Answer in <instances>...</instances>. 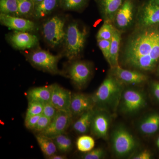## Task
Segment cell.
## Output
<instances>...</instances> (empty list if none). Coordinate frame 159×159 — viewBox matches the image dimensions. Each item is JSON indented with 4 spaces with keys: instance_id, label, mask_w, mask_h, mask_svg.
<instances>
[{
    "instance_id": "cell-9",
    "label": "cell",
    "mask_w": 159,
    "mask_h": 159,
    "mask_svg": "<svg viewBox=\"0 0 159 159\" xmlns=\"http://www.w3.org/2000/svg\"><path fill=\"white\" fill-rule=\"evenodd\" d=\"M65 20L58 16H54L43 26V34L46 41L54 48L64 41L66 31Z\"/></svg>"
},
{
    "instance_id": "cell-37",
    "label": "cell",
    "mask_w": 159,
    "mask_h": 159,
    "mask_svg": "<svg viewBox=\"0 0 159 159\" xmlns=\"http://www.w3.org/2000/svg\"><path fill=\"white\" fill-rule=\"evenodd\" d=\"M152 157V154L147 150H143L134 154L130 159H150Z\"/></svg>"
},
{
    "instance_id": "cell-25",
    "label": "cell",
    "mask_w": 159,
    "mask_h": 159,
    "mask_svg": "<svg viewBox=\"0 0 159 159\" xmlns=\"http://www.w3.org/2000/svg\"><path fill=\"white\" fill-rule=\"evenodd\" d=\"M56 145L57 149L63 153L67 152L72 148V140L64 134L57 136L52 139Z\"/></svg>"
},
{
    "instance_id": "cell-32",
    "label": "cell",
    "mask_w": 159,
    "mask_h": 159,
    "mask_svg": "<svg viewBox=\"0 0 159 159\" xmlns=\"http://www.w3.org/2000/svg\"><path fill=\"white\" fill-rule=\"evenodd\" d=\"M106 156L105 150L101 148L93 149L90 151L85 152L81 156L83 159H104Z\"/></svg>"
},
{
    "instance_id": "cell-33",
    "label": "cell",
    "mask_w": 159,
    "mask_h": 159,
    "mask_svg": "<svg viewBox=\"0 0 159 159\" xmlns=\"http://www.w3.org/2000/svg\"><path fill=\"white\" fill-rule=\"evenodd\" d=\"M97 44L101 50L106 60L108 63L109 60L111 40L105 39H97Z\"/></svg>"
},
{
    "instance_id": "cell-43",
    "label": "cell",
    "mask_w": 159,
    "mask_h": 159,
    "mask_svg": "<svg viewBox=\"0 0 159 159\" xmlns=\"http://www.w3.org/2000/svg\"><path fill=\"white\" fill-rule=\"evenodd\" d=\"M151 1L156 3H159V0H151Z\"/></svg>"
},
{
    "instance_id": "cell-3",
    "label": "cell",
    "mask_w": 159,
    "mask_h": 159,
    "mask_svg": "<svg viewBox=\"0 0 159 159\" xmlns=\"http://www.w3.org/2000/svg\"><path fill=\"white\" fill-rule=\"evenodd\" d=\"M111 144L113 152L119 158L130 157L139 146L132 134L122 125H118L112 132Z\"/></svg>"
},
{
    "instance_id": "cell-10",
    "label": "cell",
    "mask_w": 159,
    "mask_h": 159,
    "mask_svg": "<svg viewBox=\"0 0 159 159\" xmlns=\"http://www.w3.org/2000/svg\"><path fill=\"white\" fill-rule=\"evenodd\" d=\"M93 68L89 63L83 61H74L69 66L68 74L73 84L79 89L84 88L93 75Z\"/></svg>"
},
{
    "instance_id": "cell-35",
    "label": "cell",
    "mask_w": 159,
    "mask_h": 159,
    "mask_svg": "<svg viewBox=\"0 0 159 159\" xmlns=\"http://www.w3.org/2000/svg\"><path fill=\"white\" fill-rule=\"evenodd\" d=\"M57 109L50 102L44 103L42 115L52 120L58 112Z\"/></svg>"
},
{
    "instance_id": "cell-5",
    "label": "cell",
    "mask_w": 159,
    "mask_h": 159,
    "mask_svg": "<svg viewBox=\"0 0 159 159\" xmlns=\"http://www.w3.org/2000/svg\"><path fill=\"white\" fill-rule=\"evenodd\" d=\"M147 104L146 95L143 91L134 88H125L118 110L124 115H134L145 108Z\"/></svg>"
},
{
    "instance_id": "cell-18",
    "label": "cell",
    "mask_w": 159,
    "mask_h": 159,
    "mask_svg": "<svg viewBox=\"0 0 159 159\" xmlns=\"http://www.w3.org/2000/svg\"><path fill=\"white\" fill-rule=\"evenodd\" d=\"M138 129L146 136L156 134L159 131V113L152 112L144 116L138 123Z\"/></svg>"
},
{
    "instance_id": "cell-27",
    "label": "cell",
    "mask_w": 159,
    "mask_h": 159,
    "mask_svg": "<svg viewBox=\"0 0 159 159\" xmlns=\"http://www.w3.org/2000/svg\"><path fill=\"white\" fill-rule=\"evenodd\" d=\"M18 16L28 17L34 15V4L33 0H17Z\"/></svg>"
},
{
    "instance_id": "cell-28",
    "label": "cell",
    "mask_w": 159,
    "mask_h": 159,
    "mask_svg": "<svg viewBox=\"0 0 159 159\" xmlns=\"http://www.w3.org/2000/svg\"><path fill=\"white\" fill-rule=\"evenodd\" d=\"M95 145L94 139L92 137L85 135L80 137L76 142L77 149L81 152L90 151L93 149Z\"/></svg>"
},
{
    "instance_id": "cell-22",
    "label": "cell",
    "mask_w": 159,
    "mask_h": 159,
    "mask_svg": "<svg viewBox=\"0 0 159 159\" xmlns=\"http://www.w3.org/2000/svg\"><path fill=\"white\" fill-rule=\"evenodd\" d=\"M95 108L84 112L73 125V129L81 134L88 133L90 130L91 124L95 112Z\"/></svg>"
},
{
    "instance_id": "cell-17",
    "label": "cell",
    "mask_w": 159,
    "mask_h": 159,
    "mask_svg": "<svg viewBox=\"0 0 159 159\" xmlns=\"http://www.w3.org/2000/svg\"><path fill=\"white\" fill-rule=\"evenodd\" d=\"M9 40L13 48L20 50L32 48L38 43L37 36L27 31H15L9 36Z\"/></svg>"
},
{
    "instance_id": "cell-38",
    "label": "cell",
    "mask_w": 159,
    "mask_h": 159,
    "mask_svg": "<svg viewBox=\"0 0 159 159\" xmlns=\"http://www.w3.org/2000/svg\"><path fill=\"white\" fill-rule=\"evenodd\" d=\"M152 93L157 101L159 102V81H154L150 86Z\"/></svg>"
},
{
    "instance_id": "cell-30",
    "label": "cell",
    "mask_w": 159,
    "mask_h": 159,
    "mask_svg": "<svg viewBox=\"0 0 159 159\" xmlns=\"http://www.w3.org/2000/svg\"><path fill=\"white\" fill-rule=\"evenodd\" d=\"M115 27L112 23L104 21L103 25L97 32V39L111 40L113 35Z\"/></svg>"
},
{
    "instance_id": "cell-4",
    "label": "cell",
    "mask_w": 159,
    "mask_h": 159,
    "mask_svg": "<svg viewBox=\"0 0 159 159\" xmlns=\"http://www.w3.org/2000/svg\"><path fill=\"white\" fill-rule=\"evenodd\" d=\"M88 34L86 28H81L75 22L69 25L65 38V52L70 60L77 59L84 48Z\"/></svg>"
},
{
    "instance_id": "cell-2",
    "label": "cell",
    "mask_w": 159,
    "mask_h": 159,
    "mask_svg": "<svg viewBox=\"0 0 159 159\" xmlns=\"http://www.w3.org/2000/svg\"><path fill=\"white\" fill-rule=\"evenodd\" d=\"M125 86V84L109 73L92 95L96 107L105 110L111 114L116 113L118 110Z\"/></svg>"
},
{
    "instance_id": "cell-40",
    "label": "cell",
    "mask_w": 159,
    "mask_h": 159,
    "mask_svg": "<svg viewBox=\"0 0 159 159\" xmlns=\"http://www.w3.org/2000/svg\"><path fill=\"white\" fill-rule=\"evenodd\" d=\"M155 71L156 73L157 76L159 77V62L157 66L156 70Z\"/></svg>"
},
{
    "instance_id": "cell-26",
    "label": "cell",
    "mask_w": 159,
    "mask_h": 159,
    "mask_svg": "<svg viewBox=\"0 0 159 159\" xmlns=\"http://www.w3.org/2000/svg\"><path fill=\"white\" fill-rule=\"evenodd\" d=\"M0 11L3 14L18 16L17 0H0Z\"/></svg>"
},
{
    "instance_id": "cell-6",
    "label": "cell",
    "mask_w": 159,
    "mask_h": 159,
    "mask_svg": "<svg viewBox=\"0 0 159 159\" xmlns=\"http://www.w3.org/2000/svg\"><path fill=\"white\" fill-rule=\"evenodd\" d=\"M139 7L137 0H125L114 18L115 28L123 33L135 25Z\"/></svg>"
},
{
    "instance_id": "cell-16",
    "label": "cell",
    "mask_w": 159,
    "mask_h": 159,
    "mask_svg": "<svg viewBox=\"0 0 159 159\" xmlns=\"http://www.w3.org/2000/svg\"><path fill=\"white\" fill-rule=\"evenodd\" d=\"M96 107L92 95L74 93L72 94L70 112L73 116H77Z\"/></svg>"
},
{
    "instance_id": "cell-20",
    "label": "cell",
    "mask_w": 159,
    "mask_h": 159,
    "mask_svg": "<svg viewBox=\"0 0 159 159\" xmlns=\"http://www.w3.org/2000/svg\"><path fill=\"white\" fill-rule=\"evenodd\" d=\"M122 32L115 28L113 35L111 40L109 60L108 63L110 68L119 65V51L122 39Z\"/></svg>"
},
{
    "instance_id": "cell-13",
    "label": "cell",
    "mask_w": 159,
    "mask_h": 159,
    "mask_svg": "<svg viewBox=\"0 0 159 159\" xmlns=\"http://www.w3.org/2000/svg\"><path fill=\"white\" fill-rule=\"evenodd\" d=\"M110 74L126 85H141L148 80V77L143 72L136 70L123 68L121 66L110 68Z\"/></svg>"
},
{
    "instance_id": "cell-29",
    "label": "cell",
    "mask_w": 159,
    "mask_h": 159,
    "mask_svg": "<svg viewBox=\"0 0 159 159\" xmlns=\"http://www.w3.org/2000/svg\"><path fill=\"white\" fill-rule=\"evenodd\" d=\"M89 0H60L61 8L65 10L79 11L84 8Z\"/></svg>"
},
{
    "instance_id": "cell-15",
    "label": "cell",
    "mask_w": 159,
    "mask_h": 159,
    "mask_svg": "<svg viewBox=\"0 0 159 159\" xmlns=\"http://www.w3.org/2000/svg\"><path fill=\"white\" fill-rule=\"evenodd\" d=\"M0 22L3 25L15 31L28 32L33 31L35 28V24L32 21L2 13L0 14Z\"/></svg>"
},
{
    "instance_id": "cell-41",
    "label": "cell",
    "mask_w": 159,
    "mask_h": 159,
    "mask_svg": "<svg viewBox=\"0 0 159 159\" xmlns=\"http://www.w3.org/2000/svg\"><path fill=\"white\" fill-rule=\"evenodd\" d=\"M43 1V0H33V2L34 3V6L38 4L39 3Z\"/></svg>"
},
{
    "instance_id": "cell-24",
    "label": "cell",
    "mask_w": 159,
    "mask_h": 159,
    "mask_svg": "<svg viewBox=\"0 0 159 159\" xmlns=\"http://www.w3.org/2000/svg\"><path fill=\"white\" fill-rule=\"evenodd\" d=\"M57 3V0H43L34 6V17L37 19L45 17L55 9Z\"/></svg>"
},
{
    "instance_id": "cell-11",
    "label": "cell",
    "mask_w": 159,
    "mask_h": 159,
    "mask_svg": "<svg viewBox=\"0 0 159 159\" xmlns=\"http://www.w3.org/2000/svg\"><path fill=\"white\" fill-rule=\"evenodd\" d=\"M111 115L105 110L95 107L90 130L95 138L104 140L107 139L111 121Z\"/></svg>"
},
{
    "instance_id": "cell-7",
    "label": "cell",
    "mask_w": 159,
    "mask_h": 159,
    "mask_svg": "<svg viewBox=\"0 0 159 159\" xmlns=\"http://www.w3.org/2000/svg\"><path fill=\"white\" fill-rule=\"evenodd\" d=\"M61 56L53 55L45 50L33 51L28 56V60L34 67L52 74H60L57 67Z\"/></svg>"
},
{
    "instance_id": "cell-21",
    "label": "cell",
    "mask_w": 159,
    "mask_h": 159,
    "mask_svg": "<svg viewBox=\"0 0 159 159\" xmlns=\"http://www.w3.org/2000/svg\"><path fill=\"white\" fill-rule=\"evenodd\" d=\"M52 85L34 88L27 93L28 101H37L44 103L50 102Z\"/></svg>"
},
{
    "instance_id": "cell-12",
    "label": "cell",
    "mask_w": 159,
    "mask_h": 159,
    "mask_svg": "<svg viewBox=\"0 0 159 159\" xmlns=\"http://www.w3.org/2000/svg\"><path fill=\"white\" fill-rule=\"evenodd\" d=\"M73 115L70 112L58 111L48 126L39 134L53 139L65 133L72 122Z\"/></svg>"
},
{
    "instance_id": "cell-36",
    "label": "cell",
    "mask_w": 159,
    "mask_h": 159,
    "mask_svg": "<svg viewBox=\"0 0 159 159\" xmlns=\"http://www.w3.org/2000/svg\"><path fill=\"white\" fill-rule=\"evenodd\" d=\"M42 115L25 117V124L26 128L30 130H33Z\"/></svg>"
},
{
    "instance_id": "cell-19",
    "label": "cell",
    "mask_w": 159,
    "mask_h": 159,
    "mask_svg": "<svg viewBox=\"0 0 159 159\" xmlns=\"http://www.w3.org/2000/svg\"><path fill=\"white\" fill-rule=\"evenodd\" d=\"M125 0H95L104 21L112 23Z\"/></svg>"
},
{
    "instance_id": "cell-42",
    "label": "cell",
    "mask_w": 159,
    "mask_h": 159,
    "mask_svg": "<svg viewBox=\"0 0 159 159\" xmlns=\"http://www.w3.org/2000/svg\"><path fill=\"white\" fill-rule=\"evenodd\" d=\"M157 146L158 148H159V137H158L157 139Z\"/></svg>"
},
{
    "instance_id": "cell-34",
    "label": "cell",
    "mask_w": 159,
    "mask_h": 159,
    "mask_svg": "<svg viewBox=\"0 0 159 159\" xmlns=\"http://www.w3.org/2000/svg\"><path fill=\"white\" fill-rule=\"evenodd\" d=\"M51 120V119L42 115L33 130L39 134L48 126Z\"/></svg>"
},
{
    "instance_id": "cell-1",
    "label": "cell",
    "mask_w": 159,
    "mask_h": 159,
    "mask_svg": "<svg viewBox=\"0 0 159 159\" xmlns=\"http://www.w3.org/2000/svg\"><path fill=\"white\" fill-rule=\"evenodd\" d=\"M119 61L122 66L131 70L155 71L159 62V26L135 29L126 41Z\"/></svg>"
},
{
    "instance_id": "cell-8",
    "label": "cell",
    "mask_w": 159,
    "mask_h": 159,
    "mask_svg": "<svg viewBox=\"0 0 159 159\" xmlns=\"http://www.w3.org/2000/svg\"><path fill=\"white\" fill-rule=\"evenodd\" d=\"M135 26V29L159 26V3L148 0L139 6Z\"/></svg>"
},
{
    "instance_id": "cell-23",
    "label": "cell",
    "mask_w": 159,
    "mask_h": 159,
    "mask_svg": "<svg viewBox=\"0 0 159 159\" xmlns=\"http://www.w3.org/2000/svg\"><path fill=\"white\" fill-rule=\"evenodd\" d=\"M35 137L41 150L48 158L56 154L57 148L53 139L39 134Z\"/></svg>"
},
{
    "instance_id": "cell-39",
    "label": "cell",
    "mask_w": 159,
    "mask_h": 159,
    "mask_svg": "<svg viewBox=\"0 0 159 159\" xmlns=\"http://www.w3.org/2000/svg\"><path fill=\"white\" fill-rule=\"evenodd\" d=\"M66 157L64 155H57L55 154L54 155L50 157H49V159H66Z\"/></svg>"
},
{
    "instance_id": "cell-14",
    "label": "cell",
    "mask_w": 159,
    "mask_h": 159,
    "mask_svg": "<svg viewBox=\"0 0 159 159\" xmlns=\"http://www.w3.org/2000/svg\"><path fill=\"white\" fill-rule=\"evenodd\" d=\"M72 94L70 91L57 84H52L50 102L58 111L70 112Z\"/></svg>"
},
{
    "instance_id": "cell-31",
    "label": "cell",
    "mask_w": 159,
    "mask_h": 159,
    "mask_svg": "<svg viewBox=\"0 0 159 159\" xmlns=\"http://www.w3.org/2000/svg\"><path fill=\"white\" fill-rule=\"evenodd\" d=\"M44 103L37 101H29L25 117L42 114Z\"/></svg>"
}]
</instances>
